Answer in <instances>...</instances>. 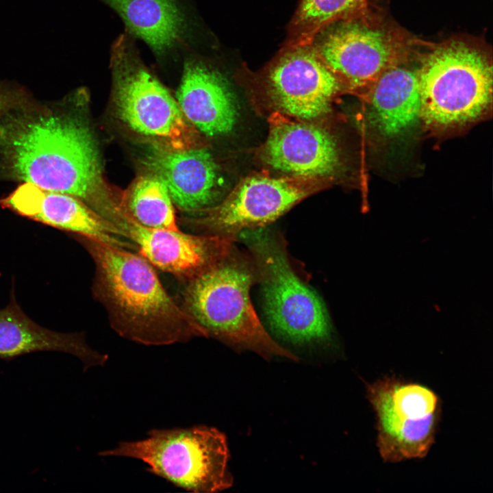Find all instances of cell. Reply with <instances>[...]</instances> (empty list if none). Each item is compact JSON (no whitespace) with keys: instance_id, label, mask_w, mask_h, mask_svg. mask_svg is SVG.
Masks as SVG:
<instances>
[{"instance_id":"1","label":"cell","mask_w":493,"mask_h":493,"mask_svg":"<svg viewBox=\"0 0 493 493\" xmlns=\"http://www.w3.org/2000/svg\"><path fill=\"white\" fill-rule=\"evenodd\" d=\"M81 95L0 113V178L76 197L117 227L125 215L121 194L105 177Z\"/></svg>"},{"instance_id":"2","label":"cell","mask_w":493,"mask_h":493,"mask_svg":"<svg viewBox=\"0 0 493 493\" xmlns=\"http://www.w3.org/2000/svg\"><path fill=\"white\" fill-rule=\"evenodd\" d=\"M73 237L93 259L94 295L120 336L146 345L208 337L168 294L152 265L140 254L84 236Z\"/></svg>"},{"instance_id":"3","label":"cell","mask_w":493,"mask_h":493,"mask_svg":"<svg viewBox=\"0 0 493 493\" xmlns=\"http://www.w3.org/2000/svg\"><path fill=\"white\" fill-rule=\"evenodd\" d=\"M258 283L250 253L234 244L217 261L186 280L183 308L207 333L237 350L253 351L266 360L275 357L298 361L266 331L250 299Z\"/></svg>"},{"instance_id":"4","label":"cell","mask_w":493,"mask_h":493,"mask_svg":"<svg viewBox=\"0 0 493 493\" xmlns=\"http://www.w3.org/2000/svg\"><path fill=\"white\" fill-rule=\"evenodd\" d=\"M239 234L256 264L263 309L273 331L296 345L328 344L332 327L326 307L294 273L282 236L264 227Z\"/></svg>"},{"instance_id":"5","label":"cell","mask_w":493,"mask_h":493,"mask_svg":"<svg viewBox=\"0 0 493 493\" xmlns=\"http://www.w3.org/2000/svg\"><path fill=\"white\" fill-rule=\"evenodd\" d=\"M99 455L141 460L149 472L192 492H220L233 483L227 438L214 427L155 429L145 439L121 442Z\"/></svg>"},{"instance_id":"6","label":"cell","mask_w":493,"mask_h":493,"mask_svg":"<svg viewBox=\"0 0 493 493\" xmlns=\"http://www.w3.org/2000/svg\"><path fill=\"white\" fill-rule=\"evenodd\" d=\"M116 113L135 133L173 150L201 147L198 131L167 88L144 65L127 35L111 55Z\"/></svg>"},{"instance_id":"7","label":"cell","mask_w":493,"mask_h":493,"mask_svg":"<svg viewBox=\"0 0 493 493\" xmlns=\"http://www.w3.org/2000/svg\"><path fill=\"white\" fill-rule=\"evenodd\" d=\"M421 118L435 126L467 123L491 101L492 68L487 57L467 44L440 46L424 59L417 73Z\"/></svg>"},{"instance_id":"8","label":"cell","mask_w":493,"mask_h":493,"mask_svg":"<svg viewBox=\"0 0 493 493\" xmlns=\"http://www.w3.org/2000/svg\"><path fill=\"white\" fill-rule=\"evenodd\" d=\"M376 417L377 445L385 462L421 459L435 442L441 418L439 396L422 384L384 377L367 384Z\"/></svg>"},{"instance_id":"9","label":"cell","mask_w":493,"mask_h":493,"mask_svg":"<svg viewBox=\"0 0 493 493\" xmlns=\"http://www.w3.org/2000/svg\"><path fill=\"white\" fill-rule=\"evenodd\" d=\"M325 177L264 174L242 179L220 203L196 214L193 225L205 235L237 239L244 230L264 227L321 189Z\"/></svg>"},{"instance_id":"10","label":"cell","mask_w":493,"mask_h":493,"mask_svg":"<svg viewBox=\"0 0 493 493\" xmlns=\"http://www.w3.org/2000/svg\"><path fill=\"white\" fill-rule=\"evenodd\" d=\"M268 93L278 110L299 119H312L331 109L340 82L313 47L299 45L270 68Z\"/></svg>"},{"instance_id":"11","label":"cell","mask_w":493,"mask_h":493,"mask_svg":"<svg viewBox=\"0 0 493 493\" xmlns=\"http://www.w3.org/2000/svg\"><path fill=\"white\" fill-rule=\"evenodd\" d=\"M0 207L21 216L110 246L134 249L135 245L114 224L79 198L23 182L0 197Z\"/></svg>"},{"instance_id":"12","label":"cell","mask_w":493,"mask_h":493,"mask_svg":"<svg viewBox=\"0 0 493 493\" xmlns=\"http://www.w3.org/2000/svg\"><path fill=\"white\" fill-rule=\"evenodd\" d=\"M269 124L261 157L272 168L291 176L325 178L340 169L338 147L325 129L279 112L270 118Z\"/></svg>"},{"instance_id":"13","label":"cell","mask_w":493,"mask_h":493,"mask_svg":"<svg viewBox=\"0 0 493 493\" xmlns=\"http://www.w3.org/2000/svg\"><path fill=\"white\" fill-rule=\"evenodd\" d=\"M143 164L164 183L179 209L196 214L217 203L223 179L212 155L202 146L173 150L153 144Z\"/></svg>"},{"instance_id":"14","label":"cell","mask_w":493,"mask_h":493,"mask_svg":"<svg viewBox=\"0 0 493 493\" xmlns=\"http://www.w3.org/2000/svg\"><path fill=\"white\" fill-rule=\"evenodd\" d=\"M121 231L152 266L185 281L217 261L237 240L147 227L129 216Z\"/></svg>"},{"instance_id":"15","label":"cell","mask_w":493,"mask_h":493,"mask_svg":"<svg viewBox=\"0 0 493 493\" xmlns=\"http://www.w3.org/2000/svg\"><path fill=\"white\" fill-rule=\"evenodd\" d=\"M319 33L315 51L340 82L344 80L353 87L374 82L394 55L384 32L359 23H343Z\"/></svg>"},{"instance_id":"16","label":"cell","mask_w":493,"mask_h":493,"mask_svg":"<svg viewBox=\"0 0 493 493\" xmlns=\"http://www.w3.org/2000/svg\"><path fill=\"white\" fill-rule=\"evenodd\" d=\"M176 98L186 118L206 136L226 134L236 124L233 92L220 73L203 62L191 59L185 63Z\"/></svg>"},{"instance_id":"17","label":"cell","mask_w":493,"mask_h":493,"mask_svg":"<svg viewBox=\"0 0 493 493\" xmlns=\"http://www.w3.org/2000/svg\"><path fill=\"white\" fill-rule=\"evenodd\" d=\"M41 351L71 354L83 362L84 371L108 359L86 344L84 334L55 331L34 321L18 305L13 286L8 304L0 308V359L10 361Z\"/></svg>"},{"instance_id":"18","label":"cell","mask_w":493,"mask_h":493,"mask_svg":"<svg viewBox=\"0 0 493 493\" xmlns=\"http://www.w3.org/2000/svg\"><path fill=\"white\" fill-rule=\"evenodd\" d=\"M370 112L378 131L394 136L421 118V94L417 73L405 68L385 70L374 81Z\"/></svg>"},{"instance_id":"19","label":"cell","mask_w":493,"mask_h":493,"mask_svg":"<svg viewBox=\"0 0 493 493\" xmlns=\"http://www.w3.org/2000/svg\"><path fill=\"white\" fill-rule=\"evenodd\" d=\"M102 1L159 57L174 49L188 32V21L178 0Z\"/></svg>"},{"instance_id":"20","label":"cell","mask_w":493,"mask_h":493,"mask_svg":"<svg viewBox=\"0 0 493 493\" xmlns=\"http://www.w3.org/2000/svg\"><path fill=\"white\" fill-rule=\"evenodd\" d=\"M120 201L124 212L144 227L179 229L166 186L151 173L136 177L120 194Z\"/></svg>"},{"instance_id":"21","label":"cell","mask_w":493,"mask_h":493,"mask_svg":"<svg viewBox=\"0 0 493 493\" xmlns=\"http://www.w3.org/2000/svg\"><path fill=\"white\" fill-rule=\"evenodd\" d=\"M363 0H303L295 24L303 36L301 44L312 39L331 22L353 10Z\"/></svg>"},{"instance_id":"22","label":"cell","mask_w":493,"mask_h":493,"mask_svg":"<svg viewBox=\"0 0 493 493\" xmlns=\"http://www.w3.org/2000/svg\"><path fill=\"white\" fill-rule=\"evenodd\" d=\"M34 101L25 88L0 81V113L21 108Z\"/></svg>"}]
</instances>
